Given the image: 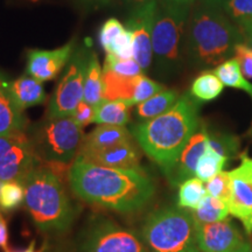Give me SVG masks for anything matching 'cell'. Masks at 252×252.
<instances>
[{
    "instance_id": "obj_1",
    "label": "cell",
    "mask_w": 252,
    "mask_h": 252,
    "mask_svg": "<svg viewBox=\"0 0 252 252\" xmlns=\"http://www.w3.org/2000/svg\"><path fill=\"white\" fill-rule=\"evenodd\" d=\"M70 187L87 202L115 210H140L154 195V185L143 169H119L96 165L77 157L69 171Z\"/></svg>"
},
{
    "instance_id": "obj_2",
    "label": "cell",
    "mask_w": 252,
    "mask_h": 252,
    "mask_svg": "<svg viewBox=\"0 0 252 252\" xmlns=\"http://www.w3.org/2000/svg\"><path fill=\"white\" fill-rule=\"evenodd\" d=\"M198 127V105L190 94H184L168 111L132 127L135 141L168 180L179 157Z\"/></svg>"
},
{
    "instance_id": "obj_3",
    "label": "cell",
    "mask_w": 252,
    "mask_h": 252,
    "mask_svg": "<svg viewBox=\"0 0 252 252\" xmlns=\"http://www.w3.org/2000/svg\"><path fill=\"white\" fill-rule=\"evenodd\" d=\"M243 34L223 9L198 0L186 27V54L194 67H217L234 54Z\"/></svg>"
},
{
    "instance_id": "obj_4",
    "label": "cell",
    "mask_w": 252,
    "mask_h": 252,
    "mask_svg": "<svg viewBox=\"0 0 252 252\" xmlns=\"http://www.w3.org/2000/svg\"><path fill=\"white\" fill-rule=\"evenodd\" d=\"M25 207L42 231H64L74 220V209L61 178L41 163L23 182Z\"/></svg>"
},
{
    "instance_id": "obj_5",
    "label": "cell",
    "mask_w": 252,
    "mask_h": 252,
    "mask_svg": "<svg viewBox=\"0 0 252 252\" xmlns=\"http://www.w3.org/2000/svg\"><path fill=\"white\" fill-rule=\"evenodd\" d=\"M143 239L149 252H198L193 216L175 207L154 212L145 220Z\"/></svg>"
},
{
    "instance_id": "obj_6",
    "label": "cell",
    "mask_w": 252,
    "mask_h": 252,
    "mask_svg": "<svg viewBox=\"0 0 252 252\" xmlns=\"http://www.w3.org/2000/svg\"><path fill=\"white\" fill-rule=\"evenodd\" d=\"M191 7L165 4L158 0L152 49L158 75H174L182 61V37Z\"/></svg>"
},
{
    "instance_id": "obj_7",
    "label": "cell",
    "mask_w": 252,
    "mask_h": 252,
    "mask_svg": "<svg viewBox=\"0 0 252 252\" xmlns=\"http://www.w3.org/2000/svg\"><path fill=\"white\" fill-rule=\"evenodd\" d=\"M83 138V128L71 117H47L33 128L31 140L40 162L70 165L77 157Z\"/></svg>"
},
{
    "instance_id": "obj_8",
    "label": "cell",
    "mask_w": 252,
    "mask_h": 252,
    "mask_svg": "<svg viewBox=\"0 0 252 252\" xmlns=\"http://www.w3.org/2000/svg\"><path fill=\"white\" fill-rule=\"evenodd\" d=\"M89 55L90 52H87L86 48H77L74 52L50 98L48 117H71L78 104L83 100L84 78Z\"/></svg>"
},
{
    "instance_id": "obj_9",
    "label": "cell",
    "mask_w": 252,
    "mask_h": 252,
    "mask_svg": "<svg viewBox=\"0 0 252 252\" xmlns=\"http://www.w3.org/2000/svg\"><path fill=\"white\" fill-rule=\"evenodd\" d=\"M31 137L25 131L0 135V180L24 182L39 166Z\"/></svg>"
},
{
    "instance_id": "obj_10",
    "label": "cell",
    "mask_w": 252,
    "mask_h": 252,
    "mask_svg": "<svg viewBox=\"0 0 252 252\" xmlns=\"http://www.w3.org/2000/svg\"><path fill=\"white\" fill-rule=\"evenodd\" d=\"M82 252H149L144 239L132 230L100 222L89 230Z\"/></svg>"
},
{
    "instance_id": "obj_11",
    "label": "cell",
    "mask_w": 252,
    "mask_h": 252,
    "mask_svg": "<svg viewBox=\"0 0 252 252\" xmlns=\"http://www.w3.org/2000/svg\"><path fill=\"white\" fill-rule=\"evenodd\" d=\"M158 11V0H151L132 8L126 28L133 34V59L139 63L144 74L150 70L153 62L152 35Z\"/></svg>"
},
{
    "instance_id": "obj_12",
    "label": "cell",
    "mask_w": 252,
    "mask_h": 252,
    "mask_svg": "<svg viewBox=\"0 0 252 252\" xmlns=\"http://www.w3.org/2000/svg\"><path fill=\"white\" fill-rule=\"evenodd\" d=\"M229 175L230 214L241 220L248 234H252V159L244 157Z\"/></svg>"
},
{
    "instance_id": "obj_13",
    "label": "cell",
    "mask_w": 252,
    "mask_h": 252,
    "mask_svg": "<svg viewBox=\"0 0 252 252\" xmlns=\"http://www.w3.org/2000/svg\"><path fill=\"white\" fill-rule=\"evenodd\" d=\"M75 50V40L53 50H27L26 74L40 82L52 81L70 61Z\"/></svg>"
},
{
    "instance_id": "obj_14",
    "label": "cell",
    "mask_w": 252,
    "mask_h": 252,
    "mask_svg": "<svg viewBox=\"0 0 252 252\" xmlns=\"http://www.w3.org/2000/svg\"><path fill=\"white\" fill-rule=\"evenodd\" d=\"M197 245L202 252H230L244 243L234 223L229 219L197 225Z\"/></svg>"
},
{
    "instance_id": "obj_15",
    "label": "cell",
    "mask_w": 252,
    "mask_h": 252,
    "mask_svg": "<svg viewBox=\"0 0 252 252\" xmlns=\"http://www.w3.org/2000/svg\"><path fill=\"white\" fill-rule=\"evenodd\" d=\"M87 161L96 165L111 167L119 169H141L140 168V152L133 139L117 144L99 152L77 156Z\"/></svg>"
},
{
    "instance_id": "obj_16",
    "label": "cell",
    "mask_w": 252,
    "mask_h": 252,
    "mask_svg": "<svg viewBox=\"0 0 252 252\" xmlns=\"http://www.w3.org/2000/svg\"><path fill=\"white\" fill-rule=\"evenodd\" d=\"M208 139H209V134L204 128L196 131L191 135L185 149L182 150L175 165L174 172L169 179L173 186L181 185L185 180H188L195 175L197 161L206 151Z\"/></svg>"
},
{
    "instance_id": "obj_17",
    "label": "cell",
    "mask_w": 252,
    "mask_h": 252,
    "mask_svg": "<svg viewBox=\"0 0 252 252\" xmlns=\"http://www.w3.org/2000/svg\"><path fill=\"white\" fill-rule=\"evenodd\" d=\"M11 82L4 72L0 71V135L26 130V116L14 102Z\"/></svg>"
},
{
    "instance_id": "obj_18",
    "label": "cell",
    "mask_w": 252,
    "mask_h": 252,
    "mask_svg": "<svg viewBox=\"0 0 252 252\" xmlns=\"http://www.w3.org/2000/svg\"><path fill=\"white\" fill-rule=\"evenodd\" d=\"M130 139H132V135L125 126L99 125L83 138L77 156L83 157L87 154L99 152Z\"/></svg>"
},
{
    "instance_id": "obj_19",
    "label": "cell",
    "mask_w": 252,
    "mask_h": 252,
    "mask_svg": "<svg viewBox=\"0 0 252 252\" xmlns=\"http://www.w3.org/2000/svg\"><path fill=\"white\" fill-rule=\"evenodd\" d=\"M11 93L14 102L23 111L32 106L41 105L46 102L47 94L42 82L25 74L11 82Z\"/></svg>"
},
{
    "instance_id": "obj_20",
    "label": "cell",
    "mask_w": 252,
    "mask_h": 252,
    "mask_svg": "<svg viewBox=\"0 0 252 252\" xmlns=\"http://www.w3.org/2000/svg\"><path fill=\"white\" fill-rule=\"evenodd\" d=\"M139 76L126 77L112 71H103V99L125 100L130 105Z\"/></svg>"
},
{
    "instance_id": "obj_21",
    "label": "cell",
    "mask_w": 252,
    "mask_h": 252,
    "mask_svg": "<svg viewBox=\"0 0 252 252\" xmlns=\"http://www.w3.org/2000/svg\"><path fill=\"white\" fill-rule=\"evenodd\" d=\"M131 108L125 100L103 99L96 106L94 123L98 125L125 126L131 119Z\"/></svg>"
},
{
    "instance_id": "obj_22",
    "label": "cell",
    "mask_w": 252,
    "mask_h": 252,
    "mask_svg": "<svg viewBox=\"0 0 252 252\" xmlns=\"http://www.w3.org/2000/svg\"><path fill=\"white\" fill-rule=\"evenodd\" d=\"M179 94L176 90L165 89L161 93L154 94L145 102L138 104L135 109V117L139 121L147 122L151 119L162 115L166 111H168L174 104L178 102Z\"/></svg>"
},
{
    "instance_id": "obj_23",
    "label": "cell",
    "mask_w": 252,
    "mask_h": 252,
    "mask_svg": "<svg viewBox=\"0 0 252 252\" xmlns=\"http://www.w3.org/2000/svg\"><path fill=\"white\" fill-rule=\"evenodd\" d=\"M103 100V69L100 68L96 53L90 52L84 78L83 102L96 108Z\"/></svg>"
},
{
    "instance_id": "obj_24",
    "label": "cell",
    "mask_w": 252,
    "mask_h": 252,
    "mask_svg": "<svg viewBox=\"0 0 252 252\" xmlns=\"http://www.w3.org/2000/svg\"><path fill=\"white\" fill-rule=\"evenodd\" d=\"M190 214L193 216L195 224L197 226L220 222V220L228 219L230 208L229 203L225 201L207 195L202 202L200 203V206L196 209L191 210Z\"/></svg>"
},
{
    "instance_id": "obj_25",
    "label": "cell",
    "mask_w": 252,
    "mask_h": 252,
    "mask_svg": "<svg viewBox=\"0 0 252 252\" xmlns=\"http://www.w3.org/2000/svg\"><path fill=\"white\" fill-rule=\"evenodd\" d=\"M224 86L214 71H203L191 83L190 96L198 102H210L223 93Z\"/></svg>"
},
{
    "instance_id": "obj_26",
    "label": "cell",
    "mask_w": 252,
    "mask_h": 252,
    "mask_svg": "<svg viewBox=\"0 0 252 252\" xmlns=\"http://www.w3.org/2000/svg\"><path fill=\"white\" fill-rule=\"evenodd\" d=\"M214 72L222 82L223 86L244 90L252 98V84L245 78L239 67V63L235 58L220 63L215 68Z\"/></svg>"
},
{
    "instance_id": "obj_27",
    "label": "cell",
    "mask_w": 252,
    "mask_h": 252,
    "mask_svg": "<svg viewBox=\"0 0 252 252\" xmlns=\"http://www.w3.org/2000/svg\"><path fill=\"white\" fill-rule=\"evenodd\" d=\"M226 161H228V157L219 153L209 144H207L206 151L197 161L195 176L203 182L209 181L210 179L223 171Z\"/></svg>"
},
{
    "instance_id": "obj_28",
    "label": "cell",
    "mask_w": 252,
    "mask_h": 252,
    "mask_svg": "<svg viewBox=\"0 0 252 252\" xmlns=\"http://www.w3.org/2000/svg\"><path fill=\"white\" fill-rule=\"evenodd\" d=\"M206 185L198 178L185 180L179 187L178 206L181 209H196L207 196Z\"/></svg>"
},
{
    "instance_id": "obj_29",
    "label": "cell",
    "mask_w": 252,
    "mask_h": 252,
    "mask_svg": "<svg viewBox=\"0 0 252 252\" xmlns=\"http://www.w3.org/2000/svg\"><path fill=\"white\" fill-rule=\"evenodd\" d=\"M223 11L241 32L252 26V0H228Z\"/></svg>"
},
{
    "instance_id": "obj_30",
    "label": "cell",
    "mask_w": 252,
    "mask_h": 252,
    "mask_svg": "<svg viewBox=\"0 0 252 252\" xmlns=\"http://www.w3.org/2000/svg\"><path fill=\"white\" fill-rule=\"evenodd\" d=\"M25 202V187L20 181H6L0 188V209L11 212Z\"/></svg>"
},
{
    "instance_id": "obj_31",
    "label": "cell",
    "mask_w": 252,
    "mask_h": 252,
    "mask_svg": "<svg viewBox=\"0 0 252 252\" xmlns=\"http://www.w3.org/2000/svg\"><path fill=\"white\" fill-rule=\"evenodd\" d=\"M103 71H112L126 77H134L144 74L139 63L135 61L134 59L122 60L111 54L105 55Z\"/></svg>"
},
{
    "instance_id": "obj_32",
    "label": "cell",
    "mask_w": 252,
    "mask_h": 252,
    "mask_svg": "<svg viewBox=\"0 0 252 252\" xmlns=\"http://www.w3.org/2000/svg\"><path fill=\"white\" fill-rule=\"evenodd\" d=\"M162 90H165V87L162 84L151 80L146 75H140L139 78H138L137 88H135L134 96L130 102V105H138V104L143 103L145 100L151 98V97H153L154 94L161 93Z\"/></svg>"
},
{
    "instance_id": "obj_33",
    "label": "cell",
    "mask_w": 252,
    "mask_h": 252,
    "mask_svg": "<svg viewBox=\"0 0 252 252\" xmlns=\"http://www.w3.org/2000/svg\"><path fill=\"white\" fill-rule=\"evenodd\" d=\"M125 30L126 27H124V25L116 18H110L102 25L98 39L100 46L105 50V53H109L111 50L115 41Z\"/></svg>"
},
{
    "instance_id": "obj_34",
    "label": "cell",
    "mask_w": 252,
    "mask_h": 252,
    "mask_svg": "<svg viewBox=\"0 0 252 252\" xmlns=\"http://www.w3.org/2000/svg\"><path fill=\"white\" fill-rule=\"evenodd\" d=\"M207 194L210 196L220 198L229 203L231 188H230V175L229 172L222 171L216 174L209 181L206 182Z\"/></svg>"
},
{
    "instance_id": "obj_35",
    "label": "cell",
    "mask_w": 252,
    "mask_h": 252,
    "mask_svg": "<svg viewBox=\"0 0 252 252\" xmlns=\"http://www.w3.org/2000/svg\"><path fill=\"white\" fill-rule=\"evenodd\" d=\"M106 54H111L122 60L133 59V34L132 32L126 28L115 41L111 50Z\"/></svg>"
},
{
    "instance_id": "obj_36",
    "label": "cell",
    "mask_w": 252,
    "mask_h": 252,
    "mask_svg": "<svg viewBox=\"0 0 252 252\" xmlns=\"http://www.w3.org/2000/svg\"><path fill=\"white\" fill-rule=\"evenodd\" d=\"M235 59L239 63V67L245 77L252 80V48L247 43H238L235 47Z\"/></svg>"
},
{
    "instance_id": "obj_37",
    "label": "cell",
    "mask_w": 252,
    "mask_h": 252,
    "mask_svg": "<svg viewBox=\"0 0 252 252\" xmlns=\"http://www.w3.org/2000/svg\"><path fill=\"white\" fill-rule=\"evenodd\" d=\"M94 111H96V108H94L93 105H90V104L82 100V102L77 105V108L74 111V113H72L71 118L74 119V122L76 123L78 126H81V127L83 128L91 124V123H94Z\"/></svg>"
},
{
    "instance_id": "obj_38",
    "label": "cell",
    "mask_w": 252,
    "mask_h": 252,
    "mask_svg": "<svg viewBox=\"0 0 252 252\" xmlns=\"http://www.w3.org/2000/svg\"><path fill=\"white\" fill-rule=\"evenodd\" d=\"M0 249L5 250V252L8 250V228L7 222L4 219L1 214V209H0Z\"/></svg>"
},
{
    "instance_id": "obj_39",
    "label": "cell",
    "mask_w": 252,
    "mask_h": 252,
    "mask_svg": "<svg viewBox=\"0 0 252 252\" xmlns=\"http://www.w3.org/2000/svg\"><path fill=\"white\" fill-rule=\"evenodd\" d=\"M159 1L175 6H187V7H191L196 2V0H159Z\"/></svg>"
},
{
    "instance_id": "obj_40",
    "label": "cell",
    "mask_w": 252,
    "mask_h": 252,
    "mask_svg": "<svg viewBox=\"0 0 252 252\" xmlns=\"http://www.w3.org/2000/svg\"><path fill=\"white\" fill-rule=\"evenodd\" d=\"M200 1L203 2V4H206V5L213 6V7L223 9L224 8L226 2H228V0H200Z\"/></svg>"
},
{
    "instance_id": "obj_41",
    "label": "cell",
    "mask_w": 252,
    "mask_h": 252,
    "mask_svg": "<svg viewBox=\"0 0 252 252\" xmlns=\"http://www.w3.org/2000/svg\"><path fill=\"white\" fill-rule=\"evenodd\" d=\"M243 40L245 41V43L250 47V48H252V30H248L243 32Z\"/></svg>"
},
{
    "instance_id": "obj_42",
    "label": "cell",
    "mask_w": 252,
    "mask_h": 252,
    "mask_svg": "<svg viewBox=\"0 0 252 252\" xmlns=\"http://www.w3.org/2000/svg\"><path fill=\"white\" fill-rule=\"evenodd\" d=\"M230 252H252V245L249 243H245L244 242L241 247H238L237 249H235V250H232Z\"/></svg>"
},
{
    "instance_id": "obj_43",
    "label": "cell",
    "mask_w": 252,
    "mask_h": 252,
    "mask_svg": "<svg viewBox=\"0 0 252 252\" xmlns=\"http://www.w3.org/2000/svg\"><path fill=\"white\" fill-rule=\"evenodd\" d=\"M151 0H125V2L127 5H131L132 7H134V6H138V5H141V4H145V2H149Z\"/></svg>"
},
{
    "instance_id": "obj_44",
    "label": "cell",
    "mask_w": 252,
    "mask_h": 252,
    "mask_svg": "<svg viewBox=\"0 0 252 252\" xmlns=\"http://www.w3.org/2000/svg\"><path fill=\"white\" fill-rule=\"evenodd\" d=\"M6 252H40V251L35 250V244H34V242H32V243L30 244V247L26 248L23 251H9V250H7Z\"/></svg>"
},
{
    "instance_id": "obj_45",
    "label": "cell",
    "mask_w": 252,
    "mask_h": 252,
    "mask_svg": "<svg viewBox=\"0 0 252 252\" xmlns=\"http://www.w3.org/2000/svg\"><path fill=\"white\" fill-rule=\"evenodd\" d=\"M89 1H94V2H97V4H110V2L113 1V0H89Z\"/></svg>"
},
{
    "instance_id": "obj_46",
    "label": "cell",
    "mask_w": 252,
    "mask_h": 252,
    "mask_svg": "<svg viewBox=\"0 0 252 252\" xmlns=\"http://www.w3.org/2000/svg\"><path fill=\"white\" fill-rule=\"evenodd\" d=\"M248 30H252V26H250L249 28H247V30H245V31H248ZM245 31H243V32H245ZM243 32H242V33H243Z\"/></svg>"
},
{
    "instance_id": "obj_47",
    "label": "cell",
    "mask_w": 252,
    "mask_h": 252,
    "mask_svg": "<svg viewBox=\"0 0 252 252\" xmlns=\"http://www.w3.org/2000/svg\"><path fill=\"white\" fill-rule=\"evenodd\" d=\"M2 184H4V182H2L1 180H0V188H1V186H2Z\"/></svg>"
},
{
    "instance_id": "obj_48",
    "label": "cell",
    "mask_w": 252,
    "mask_h": 252,
    "mask_svg": "<svg viewBox=\"0 0 252 252\" xmlns=\"http://www.w3.org/2000/svg\"><path fill=\"white\" fill-rule=\"evenodd\" d=\"M32 1H36V0H32Z\"/></svg>"
}]
</instances>
